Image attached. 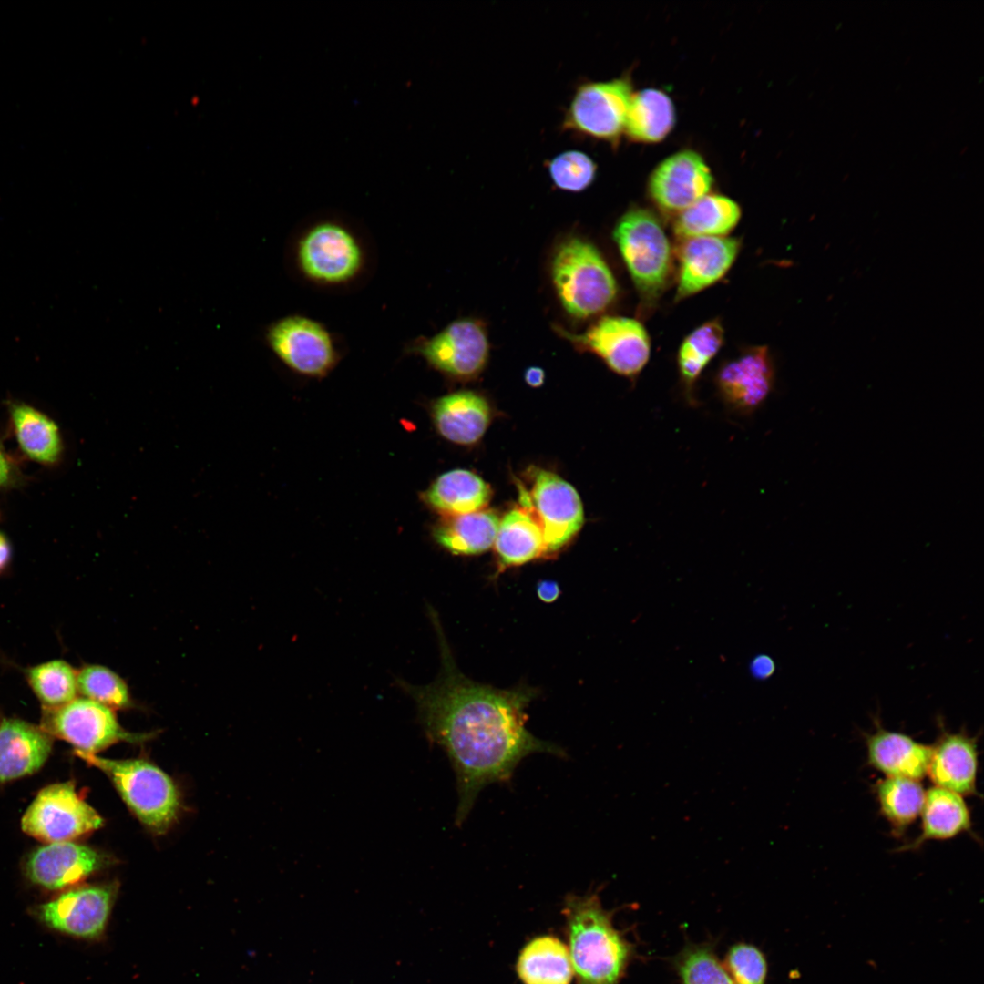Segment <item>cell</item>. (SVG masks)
Instances as JSON below:
<instances>
[{
    "mask_svg": "<svg viewBox=\"0 0 984 984\" xmlns=\"http://www.w3.org/2000/svg\"><path fill=\"white\" fill-rule=\"evenodd\" d=\"M428 613L440 648L438 679L425 686L402 679L396 684L415 702L429 743L440 746L450 761L458 793L455 823L460 826L480 791L493 783H508L524 758L536 753H567L527 729L525 710L535 692L525 687L499 690L466 678L456 666L438 615L431 607Z\"/></svg>",
    "mask_w": 984,
    "mask_h": 984,
    "instance_id": "1",
    "label": "cell"
},
{
    "mask_svg": "<svg viewBox=\"0 0 984 984\" xmlns=\"http://www.w3.org/2000/svg\"><path fill=\"white\" fill-rule=\"evenodd\" d=\"M561 913L577 984H620L635 947L615 928L598 891L568 894Z\"/></svg>",
    "mask_w": 984,
    "mask_h": 984,
    "instance_id": "2",
    "label": "cell"
},
{
    "mask_svg": "<svg viewBox=\"0 0 984 984\" xmlns=\"http://www.w3.org/2000/svg\"><path fill=\"white\" fill-rule=\"evenodd\" d=\"M550 273L562 307L576 318L602 313L618 292L614 275L602 254L579 237L559 243L552 256Z\"/></svg>",
    "mask_w": 984,
    "mask_h": 984,
    "instance_id": "3",
    "label": "cell"
},
{
    "mask_svg": "<svg viewBox=\"0 0 984 984\" xmlns=\"http://www.w3.org/2000/svg\"><path fill=\"white\" fill-rule=\"evenodd\" d=\"M293 261L307 282L340 287L362 275L366 253L362 241L350 227L335 220H322L299 235L293 248Z\"/></svg>",
    "mask_w": 984,
    "mask_h": 984,
    "instance_id": "4",
    "label": "cell"
},
{
    "mask_svg": "<svg viewBox=\"0 0 984 984\" xmlns=\"http://www.w3.org/2000/svg\"><path fill=\"white\" fill-rule=\"evenodd\" d=\"M612 235L642 302L654 303L672 271L671 247L661 221L646 209L632 208L620 218Z\"/></svg>",
    "mask_w": 984,
    "mask_h": 984,
    "instance_id": "5",
    "label": "cell"
},
{
    "mask_svg": "<svg viewBox=\"0 0 984 984\" xmlns=\"http://www.w3.org/2000/svg\"><path fill=\"white\" fill-rule=\"evenodd\" d=\"M75 753L104 772L138 818L151 831L165 833L179 807L177 788L169 775L143 759L112 760L84 753Z\"/></svg>",
    "mask_w": 984,
    "mask_h": 984,
    "instance_id": "6",
    "label": "cell"
},
{
    "mask_svg": "<svg viewBox=\"0 0 984 984\" xmlns=\"http://www.w3.org/2000/svg\"><path fill=\"white\" fill-rule=\"evenodd\" d=\"M41 728L50 736L68 742L76 750L95 754L118 742L138 743L152 736L126 731L113 709L85 697L45 708Z\"/></svg>",
    "mask_w": 984,
    "mask_h": 984,
    "instance_id": "7",
    "label": "cell"
},
{
    "mask_svg": "<svg viewBox=\"0 0 984 984\" xmlns=\"http://www.w3.org/2000/svg\"><path fill=\"white\" fill-rule=\"evenodd\" d=\"M265 341L287 367L310 377L326 375L340 356L330 330L303 314H288L272 322L266 329Z\"/></svg>",
    "mask_w": 984,
    "mask_h": 984,
    "instance_id": "8",
    "label": "cell"
},
{
    "mask_svg": "<svg viewBox=\"0 0 984 984\" xmlns=\"http://www.w3.org/2000/svg\"><path fill=\"white\" fill-rule=\"evenodd\" d=\"M103 820L77 793L73 782L43 788L21 821L27 835L54 843L70 841L99 828Z\"/></svg>",
    "mask_w": 984,
    "mask_h": 984,
    "instance_id": "9",
    "label": "cell"
},
{
    "mask_svg": "<svg viewBox=\"0 0 984 984\" xmlns=\"http://www.w3.org/2000/svg\"><path fill=\"white\" fill-rule=\"evenodd\" d=\"M558 332L577 347L596 354L612 372L631 380L650 359L649 334L633 318L603 316L582 333H570L561 328Z\"/></svg>",
    "mask_w": 984,
    "mask_h": 984,
    "instance_id": "10",
    "label": "cell"
},
{
    "mask_svg": "<svg viewBox=\"0 0 984 984\" xmlns=\"http://www.w3.org/2000/svg\"><path fill=\"white\" fill-rule=\"evenodd\" d=\"M406 351L445 374L466 379L486 366L489 342L482 323L466 318L451 322L429 337L415 339Z\"/></svg>",
    "mask_w": 984,
    "mask_h": 984,
    "instance_id": "11",
    "label": "cell"
},
{
    "mask_svg": "<svg viewBox=\"0 0 984 984\" xmlns=\"http://www.w3.org/2000/svg\"><path fill=\"white\" fill-rule=\"evenodd\" d=\"M631 96L625 77L582 83L566 111L563 129L612 142L625 128Z\"/></svg>",
    "mask_w": 984,
    "mask_h": 984,
    "instance_id": "12",
    "label": "cell"
},
{
    "mask_svg": "<svg viewBox=\"0 0 984 984\" xmlns=\"http://www.w3.org/2000/svg\"><path fill=\"white\" fill-rule=\"evenodd\" d=\"M533 474L530 491L520 493V502L538 523L547 552H554L582 527V502L574 487L557 474L544 469Z\"/></svg>",
    "mask_w": 984,
    "mask_h": 984,
    "instance_id": "13",
    "label": "cell"
},
{
    "mask_svg": "<svg viewBox=\"0 0 984 984\" xmlns=\"http://www.w3.org/2000/svg\"><path fill=\"white\" fill-rule=\"evenodd\" d=\"M713 381L719 399L730 413L752 415L764 404L774 386V364L767 346L743 349L719 366Z\"/></svg>",
    "mask_w": 984,
    "mask_h": 984,
    "instance_id": "14",
    "label": "cell"
},
{
    "mask_svg": "<svg viewBox=\"0 0 984 984\" xmlns=\"http://www.w3.org/2000/svg\"><path fill=\"white\" fill-rule=\"evenodd\" d=\"M116 892L114 884L69 890L42 904L38 916L54 930L81 938H96L104 932Z\"/></svg>",
    "mask_w": 984,
    "mask_h": 984,
    "instance_id": "15",
    "label": "cell"
},
{
    "mask_svg": "<svg viewBox=\"0 0 984 984\" xmlns=\"http://www.w3.org/2000/svg\"><path fill=\"white\" fill-rule=\"evenodd\" d=\"M713 179L704 159L695 151L682 150L661 161L649 179V193L664 212L679 214L707 195Z\"/></svg>",
    "mask_w": 984,
    "mask_h": 984,
    "instance_id": "16",
    "label": "cell"
},
{
    "mask_svg": "<svg viewBox=\"0 0 984 984\" xmlns=\"http://www.w3.org/2000/svg\"><path fill=\"white\" fill-rule=\"evenodd\" d=\"M676 300L690 297L721 280L733 264L740 241L725 236H702L683 240Z\"/></svg>",
    "mask_w": 984,
    "mask_h": 984,
    "instance_id": "17",
    "label": "cell"
},
{
    "mask_svg": "<svg viewBox=\"0 0 984 984\" xmlns=\"http://www.w3.org/2000/svg\"><path fill=\"white\" fill-rule=\"evenodd\" d=\"M106 859L96 850L71 841L54 842L34 851L26 874L36 885L50 890L68 887L101 868Z\"/></svg>",
    "mask_w": 984,
    "mask_h": 984,
    "instance_id": "18",
    "label": "cell"
},
{
    "mask_svg": "<svg viewBox=\"0 0 984 984\" xmlns=\"http://www.w3.org/2000/svg\"><path fill=\"white\" fill-rule=\"evenodd\" d=\"M940 729L935 744L931 745L927 774L937 787L962 796L976 794L977 737L969 735L965 730L951 733Z\"/></svg>",
    "mask_w": 984,
    "mask_h": 984,
    "instance_id": "19",
    "label": "cell"
},
{
    "mask_svg": "<svg viewBox=\"0 0 984 984\" xmlns=\"http://www.w3.org/2000/svg\"><path fill=\"white\" fill-rule=\"evenodd\" d=\"M876 722L875 732L866 736L869 765L886 777L920 781L927 774L931 745L918 743L906 733L888 731Z\"/></svg>",
    "mask_w": 984,
    "mask_h": 984,
    "instance_id": "20",
    "label": "cell"
},
{
    "mask_svg": "<svg viewBox=\"0 0 984 984\" xmlns=\"http://www.w3.org/2000/svg\"><path fill=\"white\" fill-rule=\"evenodd\" d=\"M52 749L51 736L41 727L17 719L0 723V783L39 770Z\"/></svg>",
    "mask_w": 984,
    "mask_h": 984,
    "instance_id": "21",
    "label": "cell"
},
{
    "mask_svg": "<svg viewBox=\"0 0 984 984\" xmlns=\"http://www.w3.org/2000/svg\"><path fill=\"white\" fill-rule=\"evenodd\" d=\"M434 423L446 439L460 445L477 442L490 422L487 400L471 391H459L440 397L433 405Z\"/></svg>",
    "mask_w": 984,
    "mask_h": 984,
    "instance_id": "22",
    "label": "cell"
},
{
    "mask_svg": "<svg viewBox=\"0 0 984 984\" xmlns=\"http://www.w3.org/2000/svg\"><path fill=\"white\" fill-rule=\"evenodd\" d=\"M920 835L898 851L917 849L929 840L953 838L971 827L969 809L960 794L937 786L926 791Z\"/></svg>",
    "mask_w": 984,
    "mask_h": 984,
    "instance_id": "23",
    "label": "cell"
},
{
    "mask_svg": "<svg viewBox=\"0 0 984 984\" xmlns=\"http://www.w3.org/2000/svg\"><path fill=\"white\" fill-rule=\"evenodd\" d=\"M516 970L523 984H570L574 975L568 946L552 935L530 939L519 952Z\"/></svg>",
    "mask_w": 984,
    "mask_h": 984,
    "instance_id": "24",
    "label": "cell"
},
{
    "mask_svg": "<svg viewBox=\"0 0 984 984\" xmlns=\"http://www.w3.org/2000/svg\"><path fill=\"white\" fill-rule=\"evenodd\" d=\"M491 489L477 474L454 469L440 475L425 494V501L448 516L481 510L489 501Z\"/></svg>",
    "mask_w": 984,
    "mask_h": 984,
    "instance_id": "25",
    "label": "cell"
},
{
    "mask_svg": "<svg viewBox=\"0 0 984 984\" xmlns=\"http://www.w3.org/2000/svg\"><path fill=\"white\" fill-rule=\"evenodd\" d=\"M494 544L500 570L527 563L547 553L538 523L523 507L510 510L499 521Z\"/></svg>",
    "mask_w": 984,
    "mask_h": 984,
    "instance_id": "26",
    "label": "cell"
},
{
    "mask_svg": "<svg viewBox=\"0 0 984 984\" xmlns=\"http://www.w3.org/2000/svg\"><path fill=\"white\" fill-rule=\"evenodd\" d=\"M724 332L720 321L704 323L682 343L677 355L681 391L684 402L690 406L699 405L696 383L709 363L718 354L723 343Z\"/></svg>",
    "mask_w": 984,
    "mask_h": 984,
    "instance_id": "27",
    "label": "cell"
},
{
    "mask_svg": "<svg viewBox=\"0 0 984 984\" xmlns=\"http://www.w3.org/2000/svg\"><path fill=\"white\" fill-rule=\"evenodd\" d=\"M499 519L487 510L449 516L440 521L433 531L435 540L456 555L485 552L495 542Z\"/></svg>",
    "mask_w": 984,
    "mask_h": 984,
    "instance_id": "28",
    "label": "cell"
},
{
    "mask_svg": "<svg viewBox=\"0 0 984 984\" xmlns=\"http://www.w3.org/2000/svg\"><path fill=\"white\" fill-rule=\"evenodd\" d=\"M10 416L18 445L30 459L44 465L58 461L62 453L61 436L57 425L49 416L26 404H13Z\"/></svg>",
    "mask_w": 984,
    "mask_h": 984,
    "instance_id": "29",
    "label": "cell"
},
{
    "mask_svg": "<svg viewBox=\"0 0 984 984\" xmlns=\"http://www.w3.org/2000/svg\"><path fill=\"white\" fill-rule=\"evenodd\" d=\"M741 209L732 199L719 194L703 196L683 210L673 224L681 240L702 236H724L739 222Z\"/></svg>",
    "mask_w": 984,
    "mask_h": 984,
    "instance_id": "30",
    "label": "cell"
},
{
    "mask_svg": "<svg viewBox=\"0 0 984 984\" xmlns=\"http://www.w3.org/2000/svg\"><path fill=\"white\" fill-rule=\"evenodd\" d=\"M674 123L672 101L662 91L646 88L631 96L624 129L633 140L650 143L662 140Z\"/></svg>",
    "mask_w": 984,
    "mask_h": 984,
    "instance_id": "31",
    "label": "cell"
},
{
    "mask_svg": "<svg viewBox=\"0 0 984 984\" xmlns=\"http://www.w3.org/2000/svg\"><path fill=\"white\" fill-rule=\"evenodd\" d=\"M882 815L897 833H902L921 814L926 791L919 780L886 777L875 786Z\"/></svg>",
    "mask_w": 984,
    "mask_h": 984,
    "instance_id": "32",
    "label": "cell"
},
{
    "mask_svg": "<svg viewBox=\"0 0 984 984\" xmlns=\"http://www.w3.org/2000/svg\"><path fill=\"white\" fill-rule=\"evenodd\" d=\"M27 678L45 708L61 706L77 697V672L64 661L55 660L32 667Z\"/></svg>",
    "mask_w": 984,
    "mask_h": 984,
    "instance_id": "33",
    "label": "cell"
},
{
    "mask_svg": "<svg viewBox=\"0 0 984 984\" xmlns=\"http://www.w3.org/2000/svg\"><path fill=\"white\" fill-rule=\"evenodd\" d=\"M77 688L83 697L113 710L132 706L127 682L112 670L101 665H87L77 672Z\"/></svg>",
    "mask_w": 984,
    "mask_h": 984,
    "instance_id": "34",
    "label": "cell"
},
{
    "mask_svg": "<svg viewBox=\"0 0 984 984\" xmlns=\"http://www.w3.org/2000/svg\"><path fill=\"white\" fill-rule=\"evenodd\" d=\"M677 969L682 984H734L708 947H692L678 958Z\"/></svg>",
    "mask_w": 984,
    "mask_h": 984,
    "instance_id": "35",
    "label": "cell"
},
{
    "mask_svg": "<svg viewBox=\"0 0 984 984\" xmlns=\"http://www.w3.org/2000/svg\"><path fill=\"white\" fill-rule=\"evenodd\" d=\"M550 178L560 190L578 192L594 180L597 166L585 153L569 150L556 156L548 165Z\"/></svg>",
    "mask_w": 984,
    "mask_h": 984,
    "instance_id": "36",
    "label": "cell"
},
{
    "mask_svg": "<svg viewBox=\"0 0 984 984\" xmlns=\"http://www.w3.org/2000/svg\"><path fill=\"white\" fill-rule=\"evenodd\" d=\"M725 965L734 984H764L766 961L754 946L739 943L732 947Z\"/></svg>",
    "mask_w": 984,
    "mask_h": 984,
    "instance_id": "37",
    "label": "cell"
},
{
    "mask_svg": "<svg viewBox=\"0 0 984 984\" xmlns=\"http://www.w3.org/2000/svg\"><path fill=\"white\" fill-rule=\"evenodd\" d=\"M775 670L774 661L766 655L757 656L751 664L752 673L759 679L770 677Z\"/></svg>",
    "mask_w": 984,
    "mask_h": 984,
    "instance_id": "38",
    "label": "cell"
},
{
    "mask_svg": "<svg viewBox=\"0 0 984 984\" xmlns=\"http://www.w3.org/2000/svg\"><path fill=\"white\" fill-rule=\"evenodd\" d=\"M559 593V587L558 583L553 580H541L537 585V594L538 598L544 602H553L555 600H557Z\"/></svg>",
    "mask_w": 984,
    "mask_h": 984,
    "instance_id": "39",
    "label": "cell"
},
{
    "mask_svg": "<svg viewBox=\"0 0 984 984\" xmlns=\"http://www.w3.org/2000/svg\"><path fill=\"white\" fill-rule=\"evenodd\" d=\"M545 373L543 369L537 366H531L525 372V381L532 387H538L544 383Z\"/></svg>",
    "mask_w": 984,
    "mask_h": 984,
    "instance_id": "40",
    "label": "cell"
},
{
    "mask_svg": "<svg viewBox=\"0 0 984 984\" xmlns=\"http://www.w3.org/2000/svg\"><path fill=\"white\" fill-rule=\"evenodd\" d=\"M12 474L11 463L0 448V487L6 486L10 482Z\"/></svg>",
    "mask_w": 984,
    "mask_h": 984,
    "instance_id": "41",
    "label": "cell"
},
{
    "mask_svg": "<svg viewBox=\"0 0 984 984\" xmlns=\"http://www.w3.org/2000/svg\"><path fill=\"white\" fill-rule=\"evenodd\" d=\"M11 555V548L6 538L0 533V570L3 569L9 561Z\"/></svg>",
    "mask_w": 984,
    "mask_h": 984,
    "instance_id": "42",
    "label": "cell"
}]
</instances>
